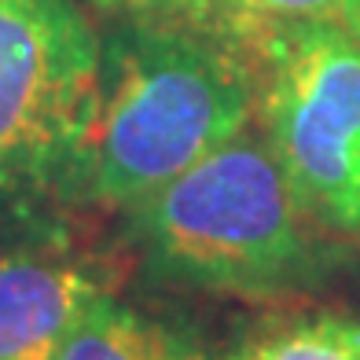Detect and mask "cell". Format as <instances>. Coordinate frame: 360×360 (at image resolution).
<instances>
[{"label":"cell","mask_w":360,"mask_h":360,"mask_svg":"<svg viewBox=\"0 0 360 360\" xmlns=\"http://www.w3.org/2000/svg\"><path fill=\"white\" fill-rule=\"evenodd\" d=\"M257 114V63L188 30L114 22L103 37L100 114L63 195L133 210Z\"/></svg>","instance_id":"cell-1"},{"label":"cell","mask_w":360,"mask_h":360,"mask_svg":"<svg viewBox=\"0 0 360 360\" xmlns=\"http://www.w3.org/2000/svg\"><path fill=\"white\" fill-rule=\"evenodd\" d=\"M129 217L162 280L195 290L265 298L298 287L316 269V224L254 122Z\"/></svg>","instance_id":"cell-2"},{"label":"cell","mask_w":360,"mask_h":360,"mask_svg":"<svg viewBox=\"0 0 360 360\" xmlns=\"http://www.w3.org/2000/svg\"><path fill=\"white\" fill-rule=\"evenodd\" d=\"M257 118L316 228L360 239V34L276 22L257 74Z\"/></svg>","instance_id":"cell-3"},{"label":"cell","mask_w":360,"mask_h":360,"mask_svg":"<svg viewBox=\"0 0 360 360\" xmlns=\"http://www.w3.org/2000/svg\"><path fill=\"white\" fill-rule=\"evenodd\" d=\"M100 81L103 41L77 0H0V195L63 191Z\"/></svg>","instance_id":"cell-4"},{"label":"cell","mask_w":360,"mask_h":360,"mask_svg":"<svg viewBox=\"0 0 360 360\" xmlns=\"http://www.w3.org/2000/svg\"><path fill=\"white\" fill-rule=\"evenodd\" d=\"M103 283L74 261L0 254V360H56L77 316Z\"/></svg>","instance_id":"cell-5"},{"label":"cell","mask_w":360,"mask_h":360,"mask_svg":"<svg viewBox=\"0 0 360 360\" xmlns=\"http://www.w3.org/2000/svg\"><path fill=\"white\" fill-rule=\"evenodd\" d=\"M56 360H202L188 338L166 323L114 302L103 290L77 316Z\"/></svg>","instance_id":"cell-6"},{"label":"cell","mask_w":360,"mask_h":360,"mask_svg":"<svg viewBox=\"0 0 360 360\" xmlns=\"http://www.w3.org/2000/svg\"><path fill=\"white\" fill-rule=\"evenodd\" d=\"M96 4L122 22L188 30V34L221 41L250 56L257 63V74L265 44L276 30V19H269L257 0H96Z\"/></svg>","instance_id":"cell-7"},{"label":"cell","mask_w":360,"mask_h":360,"mask_svg":"<svg viewBox=\"0 0 360 360\" xmlns=\"http://www.w3.org/2000/svg\"><path fill=\"white\" fill-rule=\"evenodd\" d=\"M232 360H360V320L309 316L250 342Z\"/></svg>","instance_id":"cell-8"},{"label":"cell","mask_w":360,"mask_h":360,"mask_svg":"<svg viewBox=\"0 0 360 360\" xmlns=\"http://www.w3.org/2000/svg\"><path fill=\"white\" fill-rule=\"evenodd\" d=\"M276 22H335L360 34V0H257Z\"/></svg>","instance_id":"cell-9"}]
</instances>
